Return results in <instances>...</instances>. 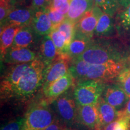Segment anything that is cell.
<instances>
[{"instance_id":"cell-1","label":"cell","mask_w":130,"mask_h":130,"mask_svg":"<svg viewBox=\"0 0 130 130\" xmlns=\"http://www.w3.org/2000/svg\"><path fill=\"white\" fill-rule=\"evenodd\" d=\"M45 67L38 57L31 61L13 90L10 98L25 100L35 95L43 84Z\"/></svg>"},{"instance_id":"cell-2","label":"cell","mask_w":130,"mask_h":130,"mask_svg":"<svg viewBox=\"0 0 130 130\" xmlns=\"http://www.w3.org/2000/svg\"><path fill=\"white\" fill-rule=\"evenodd\" d=\"M75 58L85 61L90 64L126 60L121 51L111 44L96 42L94 40L82 54Z\"/></svg>"},{"instance_id":"cell-3","label":"cell","mask_w":130,"mask_h":130,"mask_svg":"<svg viewBox=\"0 0 130 130\" xmlns=\"http://www.w3.org/2000/svg\"><path fill=\"white\" fill-rule=\"evenodd\" d=\"M56 118L46 101L34 102L25 114L22 130H43Z\"/></svg>"},{"instance_id":"cell-4","label":"cell","mask_w":130,"mask_h":130,"mask_svg":"<svg viewBox=\"0 0 130 130\" xmlns=\"http://www.w3.org/2000/svg\"><path fill=\"white\" fill-rule=\"evenodd\" d=\"M105 87L104 83L93 79L78 83L73 92L78 106L96 104L102 95Z\"/></svg>"},{"instance_id":"cell-5","label":"cell","mask_w":130,"mask_h":130,"mask_svg":"<svg viewBox=\"0 0 130 130\" xmlns=\"http://www.w3.org/2000/svg\"><path fill=\"white\" fill-rule=\"evenodd\" d=\"M73 92L67 91L53 100L52 108L64 124L72 125L77 117V107Z\"/></svg>"},{"instance_id":"cell-6","label":"cell","mask_w":130,"mask_h":130,"mask_svg":"<svg viewBox=\"0 0 130 130\" xmlns=\"http://www.w3.org/2000/svg\"><path fill=\"white\" fill-rule=\"evenodd\" d=\"M128 60L109 61L102 64H90L86 77L87 79H93L104 83L118 77Z\"/></svg>"},{"instance_id":"cell-7","label":"cell","mask_w":130,"mask_h":130,"mask_svg":"<svg viewBox=\"0 0 130 130\" xmlns=\"http://www.w3.org/2000/svg\"><path fill=\"white\" fill-rule=\"evenodd\" d=\"M71 61L72 59L66 55L58 54L51 64L45 67L42 84L43 90L69 71Z\"/></svg>"},{"instance_id":"cell-8","label":"cell","mask_w":130,"mask_h":130,"mask_svg":"<svg viewBox=\"0 0 130 130\" xmlns=\"http://www.w3.org/2000/svg\"><path fill=\"white\" fill-rule=\"evenodd\" d=\"M30 63L11 65L1 82V100L10 99L13 90L28 69Z\"/></svg>"},{"instance_id":"cell-9","label":"cell","mask_w":130,"mask_h":130,"mask_svg":"<svg viewBox=\"0 0 130 130\" xmlns=\"http://www.w3.org/2000/svg\"><path fill=\"white\" fill-rule=\"evenodd\" d=\"M103 11L97 5L86 12L75 25V34L93 39L96 27Z\"/></svg>"},{"instance_id":"cell-10","label":"cell","mask_w":130,"mask_h":130,"mask_svg":"<svg viewBox=\"0 0 130 130\" xmlns=\"http://www.w3.org/2000/svg\"><path fill=\"white\" fill-rule=\"evenodd\" d=\"M36 10L31 7L14 8L6 18L1 22V28L9 25L24 27L30 25Z\"/></svg>"},{"instance_id":"cell-11","label":"cell","mask_w":130,"mask_h":130,"mask_svg":"<svg viewBox=\"0 0 130 130\" xmlns=\"http://www.w3.org/2000/svg\"><path fill=\"white\" fill-rule=\"evenodd\" d=\"M38 57V54L34 50L27 48L11 46L6 51L1 61L13 65L30 63Z\"/></svg>"},{"instance_id":"cell-12","label":"cell","mask_w":130,"mask_h":130,"mask_svg":"<svg viewBox=\"0 0 130 130\" xmlns=\"http://www.w3.org/2000/svg\"><path fill=\"white\" fill-rule=\"evenodd\" d=\"M102 96L107 103L119 111H122V108L126 106L129 99V97L118 84L105 85Z\"/></svg>"},{"instance_id":"cell-13","label":"cell","mask_w":130,"mask_h":130,"mask_svg":"<svg viewBox=\"0 0 130 130\" xmlns=\"http://www.w3.org/2000/svg\"><path fill=\"white\" fill-rule=\"evenodd\" d=\"M77 120L83 125L92 130H101L96 105H77Z\"/></svg>"},{"instance_id":"cell-14","label":"cell","mask_w":130,"mask_h":130,"mask_svg":"<svg viewBox=\"0 0 130 130\" xmlns=\"http://www.w3.org/2000/svg\"><path fill=\"white\" fill-rule=\"evenodd\" d=\"M42 37L38 35L30 25L22 27L16 35L12 46L22 48H35L39 46ZM38 49V48H37Z\"/></svg>"},{"instance_id":"cell-15","label":"cell","mask_w":130,"mask_h":130,"mask_svg":"<svg viewBox=\"0 0 130 130\" xmlns=\"http://www.w3.org/2000/svg\"><path fill=\"white\" fill-rule=\"evenodd\" d=\"M75 79L71 73L68 71L64 76L50 84L43 90V94L46 98L52 101L65 93L74 85Z\"/></svg>"},{"instance_id":"cell-16","label":"cell","mask_w":130,"mask_h":130,"mask_svg":"<svg viewBox=\"0 0 130 130\" xmlns=\"http://www.w3.org/2000/svg\"><path fill=\"white\" fill-rule=\"evenodd\" d=\"M96 105L98 111L100 125L101 129L109 123L116 121L124 113V110L119 111L116 110L107 103L102 97L100 98Z\"/></svg>"},{"instance_id":"cell-17","label":"cell","mask_w":130,"mask_h":130,"mask_svg":"<svg viewBox=\"0 0 130 130\" xmlns=\"http://www.w3.org/2000/svg\"><path fill=\"white\" fill-rule=\"evenodd\" d=\"M37 54L38 57L43 63L45 67L51 64L56 59L58 55L57 50L49 35L42 37Z\"/></svg>"},{"instance_id":"cell-18","label":"cell","mask_w":130,"mask_h":130,"mask_svg":"<svg viewBox=\"0 0 130 130\" xmlns=\"http://www.w3.org/2000/svg\"><path fill=\"white\" fill-rule=\"evenodd\" d=\"M94 4V0H71L66 18L76 24L86 12L93 8Z\"/></svg>"},{"instance_id":"cell-19","label":"cell","mask_w":130,"mask_h":130,"mask_svg":"<svg viewBox=\"0 0 130 130\" xmlns=\"http://www.w3.org/2000/svg\"><path fill=\"white\" fill-rule=\"evenodd\" d=\"M93 40V39L74 35V38L70 44L66 47L63 54L68 56L71 59L77 57L88 48Z\"/></svg>"},{"instance_id":"cell-20","label":"cell","mask_w":130,"mask_h":130,"mask_svg":"<svg viewBox=\"0 0 130 130\" xmlns=\"http://www.w3.org/2000/svg\"><path fill=\"white\" fill-rule=\"evenodd\" d=\"M31 25L35 31L41 37L48 35L53 30V24L45 10L36 11Z\"/></svg>"},{"instance_id":"cell-21","label":"cell","mask_w":130,"mask_h":130,"mask_svg":"<svg viewBox=\"0 0 130 130\" xmlns=\"http://www.w3.org/2000/svg\"><path fill=\"white\" fill-rule=\"evenodd\" d=\"M22 28L15 25H9L1 28L0 52L1 61L4 58L6 51L12 45L16 35Z\"/></svg>"},{"instance_id":"cell-22","label":"cell","mask_w":130,"mask_h":130,"mask_svg":"<svg viewBox=\"0 0 130 130\" xmlns=\"http://www.w3.org/2000/svg\"><path fill=\"white\" fill-rule=\"evenodd\" d=\"M115 25L113 18L103 12L99 19L94 31L93 37H103L111 35L114 31Z\"/></svg>"},{"instance_id":"cell-23","label":"cell","mask_w":130,"mask_h":130,"mask_svg":"<svg viewBox=\"0 0 130 130\" xmlns=\"http://www.w3.org/2000/svg\"><path fill=\"white\" fill-rule=\"evenodd\" d=\"M90 65V64L82 60L76 58H73L71 61L69 71L72 75L75 80L80 82L86 80Z\"/></svg>"},{"instance_id":"cell-24","label":"cell","mask_w":130,"mask_h":130,"mask_svg":"<svg viewBox=\"0 0 130 130\" xmlns=\"http://www.w3.org/2000/svg\"><path fill=\"white\" fill-rule=\"evenodd\" d=\"M75 24L74 22H73L69 19L66 18L60 24L56 26L55 28H53L57 29L63 34L65 37V39H66V47L70 44V43L74 38L75 34Z\"/></svg>"},{"instance_id":"cell-25","label":"cell","mask_w":130,"mask_h":130,"mask_svg":"<svg viewBox=\"0 0 130 130\" xmlns=\"http://www.w3.org/2000/svg\"><path fill=\"white\" fill-rule=\"evenodd\" d=\"M118 84L130 98V61H126L125 65L117 77Z\"/></svg>"},{"instance_id":"cell-26","label":"cell","mask_w":130,"mask_h":130,"mask_svg":"<svg viewBox=\"0 0 130 130\" xmlns=\"http://www.w3.org/2000/svg\"><path fill=\"white\" fill-rule=\"evenodd\" d=\"M94 3L104 12L112 18L118 12L120 6L118 0H94Z\"/></svg>"},{"instance_id":"cell-27","label":"cell","mask_w":130,"mask_h":130,"mask_svg":"<svg viewBox=\"0 0 130 130\" xmlns=\"http://www.w3.org/2000/svg\"><path fill=\"white\" fill-rule=\"evenodd\" d=\"M48 35L53 40L57 50L58 54H63L66 47V39H65V37L63 34L55 28L53 29Z\"/></svg>"},{"instance_id":"cell-28","label":"cell","mask_w":130,"mask_h":130,"mask_svg":"<svg viewBox=\"0 0 130 130\" xmlns=\"http://www.w3.org/2000/svg\"><path fill=\"white\" fill-rule=\"evenodd\" d=\"M118 21L122 30L130 33V4L119 13Z\"/></svg>"},{"instance_id":"cell-29","label":"cell","mask_w":130,"mask_h":130,"mask_svg":"<svg viewBox=\"0 0 130 130\" xmlns=\"http://www.w3.org/2000/svg\"><path fill=\"white\" fill-rule=\"evenodd\" d=\"M44 10L48 14L49 18L51 21L52 24H53V28H55L56 26H57L66 18V15L61 14L56 9H54L50 6H47Z\"/></svg>"},{"instance_id":"cell-30","label":"cell","mask_w":130,"mask_h":130,"mask_svg":"<svg viewBox=\"0 0 130 130\" xmlns=\"http://www.w3.org/2000/svg\"><path fill=\"white\" fill-rule=\"evenodd\" d=\"M15 0H0V21L2 22L15 8Z\"/></svg>"},{"instance_id":"cell-31","label":"cell","mask_w":130,"mask_h":130,"mask_svg":"<svg viewBox=\"0 0 130 130\" xmlns=\"http://www.w3.org/2000/svg\"><path fill=\"white\" fill-rule=\"evenodd\" d=\"M24 123V118L19 117L2 126L1 130H22Z\"/></svg>"},{"instance_id":"cell-32","label":"cell","mask_w":130,"mask_h":130,"mask_svg":"<svg viewBox=\"0 0 130 130\" xmlns=\"http://www.w3.org/2000/svg\"><path fill=\"white\" fill-rule=\"evenodd\" d=\"M114 130H130V120L125 113L117 119Z\"/></svg>"},{"instance_id":"cell-33","label":"cell","mask_w":130,"mask_h":130,"mask_svg":"<svg viewBox=\"0 0 130 130\" xmlns=\"http://www.w3.org/2000/svg\"><path fill=\"white\" fill-rule=\"evenodd\" d=\"M48 6L46 0H32L31 7L36 11L44 10Z\"/></svg>"},{"instance_id":"cell-34","label":"cell","mask_w":130,"mask_h":130,"mask_svg":"<svg viewBox=\"0 0 130 130\" xmlns=\"http://www.w3.org/2000/svg\"><path fill=\"white\" fill-rule=\"evenodd\" d=\"M66 128L60 120L56 118L53 123L43 130H63Z\"/></svg>"},{"instance_id":"cell-35","label":"cell","mask_w":130,"mask_h":130,"mask_svg":"<svg viewBox=\"0 0 130 130\" xmlns=\"http://www.w3.org/2000/svg\"><path fill=\"white\" fill-rule=\"evenodd\" d=\"M68 1H71V0H53V1L48 6H51V7L54 8V9L57 10L63 4H64L65 3H66Z\"/></svg>"},{"instance_id":"cell-36","label":"cell","mask_w":130,"mask_h":130,"mask_svg":"<svg viewBox=\"0 0 130 130\" xmlns=\"http://www.w3.org/2000/svg\"><path fill=\"white\" fill-rule=\"evenodd\" d=\"M120 6L123 8H126L130 4V0H118Z\"/></svg>"},{"instance_id":"cell-37","label":"cell","mask_w":130,"mask_h":130,"mask_svg":"<svg viewBox=\"0 0 130 130\" xmlns=\"http://www.w3.org/2000/svg\"><path fill=\"white\" fill-rule=\"evenodd\" d=\"M117 121V120H116ZM116 121L113 122L109 123L103 128V130H114L115 126L116 125Z\"/></svg>"},{"instance_id":"cell-38","label":"cell","mask_w":130,"mask_h":130,"mask_svg":"<svg viewBox=\"0 0 130 130\" xmlns=\"http://www.w3.org/2000/svg\"><path fill=\"white\" fill-rule=\"evenodd\" d=\"M124 111L125 113L126 116L129 118V120H130V98L129 100H128L127 104H126L125 108L124 109Z\"/></svg>"},{"instance_id":"cell-39","label":"cell","mask_w":130,"mask_h":130,"mask_svg":"<svg viewBox=\"0 0 130 130\" xmlns=\"http://www.w3.org/2000/svg\"><path fill=\"white\" fill-rule=\"evenodd\" d=\"M46 1H47V3H48V4L50 5V3L53 1V0H46Z\"/></svg>"},{"instance_id":"cell-40","label":"cell","mask_w":130,"mask_h":130,"mask_svg":"<svg viewBox=\"0 0 130 130\" xmlns=\"http://www.w3.org/2000/svg\"><path fill=\"white\" fill-rule=\"evenodd\" d=\"M63 130H74V129H71V128H65Z\"/></svg>"}]
</instances>
